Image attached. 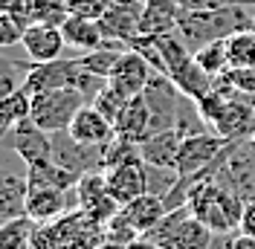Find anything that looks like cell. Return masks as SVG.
<instances>
[{"label":"cell","instance_id":"1","mask_svg":"<svg viewBox=\"0 0 255 249\" xmlns=\"http://www.w3.org/2000/svg\"><path fill=\"white\" fill-rule=\"evenodd\" d=\"M186 206H189L191 218H197L215 235H232L235 229H241L244 200L238 194H232L229 188L218 186L215 180H197L189 188Z\"/></svg>","mask_w":255,"mask_h":249},{"label":"cell","instance_id":"2","mask_svg":"<svg viewBox=\"0 0 255 249\" xmlns=\"http://www.w3.org/2000/svg\"><path fill=\"white\" fill-rule=\"evenodd\" d=\"M206 180H215L218 186L229 188L244 203L255 200V142L253 136L235 139L223 148V154L209 168Z\"/></svg>","mask_w":255,"mask_h":249},{"label":"cell","instance_id":"3","mask_svg":"<svg viewBox=\"0 0 255 249\" xmlns=\"http://www.w3.org/2000/svg\"><path fill=\"white\" fill-rule=\"evenodd\" d=\"M87 102V96L76 90V87H58V90H44V93L32 96V122L38 127H44L47 133H58L67 130L76 113H79Z\"/></svg>","mask_w":255,"mask_h":249},{"label":"cell","instance_id":"4","mask_svg":"<svg viewBox=\"0 0 255 249\" xmlns=\"http://www.w3.org/2000/svg\"><path fill=\"white\" fill-rule=\"evenodd\" d=\"M148 165L142 162V156H130L125 162H116L111 168H105V183L108 191L119 200V206L136 200L139 194L151 191V177H148Z\"/></svg>","mask_w":255,"mask_h":249},{"label":"cell","instance_id":"5","mask_svg":"<svg viewBox=\"0 0 255 249\" xmlns=\"http://www.w3.org/2000/svg\"><path fill=\"white\" fill-rule=\"evenodd\" d=\"M81 61L79 58H58L47 64H32L23 73V87L32 96L44 90H58V87H76L81 78Z\"/></svg>","mask_w":255,"mask_h":249},{"label":"cell","instance_id":"6","mask_svg":"<svg viewBox=\"0 0 255 249\" xmlns=\"http://www.w3.org/2000/svg\"><path fill=\"white\" fill-rule=\"evenodd\" d=\"M145 102L154 113V127L162 130V127H177V116L183 110V102L186 96L177 90V84L165 73H154L148 87H145Z\"/></svg>","mask_w":255,"mask_h":249},{"label":"cell","instance_id":"7","mask_svg":"<svg viewBox=\"0 0 255 249\" xmlns=\"http://www.w3.org/2000/svg\"><path fill=\"white\" fill-rule=\"evenodd\" d=\"M52 159L73 177H81L87 171H96V165H102L105 148L81 145L70 136V130H58V133H52Z\"/></svg>","mask_w":255,"mask_h":249},{"label":"cell","instance_id":"8","mask_svg":"<svg viewBox=\"0 0 255 249\" xmlns=\"http://www.w3.org/2000/svg\"><path fill=\"white\" fill-rule=\"evenodd\" d=\"M20 49L26 52V58L32 64H47V61L64 58L67 41H64L61 26H52V23H44V20H32L26 32H23Z\"/></svg>","mask_w":255,"mask_h":249},{"label":"cell","instance_id":"9","mask_svg":"<svg viewBox=\"0 0 255 249\" xmlns=\"http://www.w3.org/2000/svg\"><path fill=\"white\" fill-rule=\"evenodd\" d=\"M154 73H157V70L145 61L136 49H125L122 58L113 67V73L108 76V84L116 87L119 93H125L128 99H133V96L145 93V87H148V81H151Z\"/></svg>","mask_w":255,"mask_h":249},{"label":"cell","instance_id":"10","mask_svg":"<svg viewBox=\"0 0 255 249\" xmlns=\"http://www.w3.org/2000/svg\"><path fill=\"white\" fill-rule=\"evenodd\" d=\"M6 145L17 154V159H23L26 165H35V162H44V159H52V133H47L44 127L32 122V119H23L20 124L12 127Z\"/></svg>","mask_w":255,"mask_h":249},{"label":"cell","instance_id":"11","mask_svg":"<svg viewBox=\"0 0 255 249\" xmlns=\"http://www.w3.org/2000/svg\"><path fill=\"white\" fill-rule=\"evenodd\" d=\"M183 133L177 127H162V130H154L145 142H139V156L148 168L154 171H171L177 168V156H180V148H183Z\"/></svg>","mask_w":255,"mask_h":249},{"label":"cell","instance_id":"12","mask_svg":"<svg viewBox=\"0 0 255 249\" xmlns=\"http://www.w3.org/2000/svg\"><path fill=\"white\" fill-rule=\"evenodd\" d=\"M70 136L81 145H90V148H108L113 139H116V127L108 116H102L93 105H84V108L76 113L73 124L67 127Z\"/></svg>","mask_w":255,"mask_h":249},{"label":"cell","instance_id":"13","mask_svg":"<svg viewBox=\"0 0 255 249\" xmlns=\"http://www.w3.org/2000/svg\"><path fill=\"white\" fill-rule=\"evenodd\" d=\"M116 136L125 142H133V145H139L145 142L157 127H154V113L148 108V102H145V96H133V99H128V105L122 108V113L116 116Z\"/></svg>","mask_w":255,"mask_h":249},{"label":"cell","instance_id":"14","mask_svg":"<svg viewBox=\"0 0 255 249\" xmlns=\"http://www.w3.org/2000/svg\"><path fill=\"white\" fill-rule=\"evenodd\" d=\"M67 212V191L52 186H29L26 194V218L38 226H47L64 218Z\"/></svg>","mask_w":255,"mask_h":249},{"label":"cell","instance_id":"15","mask_svg":"<svg viewBox=\"0 0 255 249\" xmlns=\"http://www.w3.org/2000/svg\"><path fill=\"white\" fill-rule=\"evenodd\" d=\"M122 218L136 229L139 235H145V232H151L154 226H157L159 220L165 218L171 209H168V203H165V197L162 194H154V191H145V194H139L136 200H130V203H125L122 209Z\"/></svg>","mask_w":255,"mask_h":249},{"label":"cell","instance_id":"16","mask_svg":"<svg viewBox=\"0 0 255 249\" xmlns=\"http://www.w3.org/2000/svg\"><path fill=\"white\" fill-rule=\"evenodd\" d=\"M64 41L67 47L79 49V55L84 52H93V49L105 47L108 38H105V29L96 17H79V15H67V20L61 23Z\"/></svg>","mask_w":255,"mask_h":249},{"label":"cell","instance_id":"17","mask_svg":"<svg viewBox=\"0 0 255 249\" xmlns=\"http://www.w3.org/2000/svg\"><path fill=\"white\" fill-rule=\"evenodd\" d=\"M26 194H29L26 174L0 171V223L26 218Z\"/></svg>","mask_w":255,"mask_h":249},{"label":"cell","instance_id":"18","mask_svg":"<svg viewBox=\"0 0 255 249\" xmlns=\"http://www.w3.org/2000/svg\"><path fill=\"white\" fill-rule=\"evenodd\" d=\"M180 15H183L180 0H145V6H142V35L177 32Z\"/></svg>","mask_w":255,"mask_h":249},{"label":"cell","instance_id":"19","mask_svg":"<svg viewBox=\"0 0 255 249\" xmlns=\"http://www.w3.org/2000/svg\"><path fill=\"white\" fill-rule=\"evenodd\" d=\"M26 180H29V186H52V188H64V191L76 188V183H79V177H73L67 168H61L55 159L26 165Z\"/></svg>","mask_w":255,"mask_h":249},{"label":"cell","instance_id":"20","mask_svg":"<svg viewBox=\"0 0 255 249\" xmlns=\"http://www.w3.org/2000/svg\"><path fill=\"white\" fill-rule=\"evenodd\" d=\"M218 241V235L209 226H203L197 218H191V212L183 218L174 235V249H212Z\"/></svg>","mask_w":255,"mask_h":249},{"label":"cell","instance_id":"21","mask_svg":"<svg viewBox=\"0 0 255 249\" xmlns=\"http://www.w3.org/2000/svg\"><path fill=\"white\" fill-rule=\"evenodd\" d=\"M226 52H229V70L238 67H255V29H238L226 38Z\"/></svg>","mask_w":255,"mask_h":249},{"label":"cell","instance_id":"22","mask_svg":"<svg viewBox=\"0 0 255 249\" xmlns=\"http://www.w3.org/2000/svg\"><path fill=\"white\" fill-rule=\"evenodd\" d=\"M32 116V93L26 87H17L15 93H9L6 99H0V122L15 127L23 119Z\"/></svg>","mask_w":255,"mask_h":249},{"label":"cell","instance_id":"23","mask_svg":"<svg viewBox=\"0 0 255 249\" xmlns=\"http://www.w3.org/2000/svg\"><path fill=\"white\" fill-rule=\"evenodd\" d=\"M194 58L197 64L206 70L212 78L223 76V73H229V52H226V38L221 41H209L203 44L200 49H194Z\"/></svg>","mask_w":255,"mask_h":249},{"label":"cell","instance_id":"24","mask_svg":"<svg viewBox=\"0 0 255 249\" xmlns=\"http://www.w3.org/2000/svg\"><path fill=\"white\" fill-rule=\"evenodd\" d=\"M38 223H32L29 218H15L0 223V249H29L32 232Z\"/></svg>","mask_w":255,"mask_h":249},{"label":"cell","instance_id":"25","mask_svg":"<svg viewBox=\"0 0 255 249\" xmlns=\"http://www.w3.org/2000/svg\"><path fill=\"white\" fill-rule=\"evenodd\" d=\"M26 26H29L26 15H0V49L20 47Z\"/></svg>","mask_w":255,"mask_h":249},{"label":"cell","instance_id":"26","mask_svg":"<svg viewBox=\"0 0 255 249\" xmlns=\"http://www.w3.org/2000/svg\"><path fill=\"white\" fill-rule=\"evenodd\" d=\"M90 105H93L102 116H108L111 122H116V116H119V113H122V108L128 105V96L119 93V90H116V87H111V84H105V87L96 93V99L90 102Z\"/></svg>","mask_w":255,"mask_h":249},{"label":"cell","instance_id":"27","mask_svg":"<svg viewBox=\"0 0 255 249\" xmlns=\"http://www.w3.org/2000/svg\"><path fill=\"white\" fill-rule=\"evenodd\" d=\"M142 235L136 232L125 218H122V212H116L108 223H105V241H111V244H119V247H130L133 241H139Z\"/></svg>","mask_w":255,"mask_h":249},{"label":"cell","instance_id":"28","mask_svg":"<svg viewBox=\"0 0 255 249\" xmlns=\"http://www.w3.org/2000/svg\"><path fill=\"white\" fill-rule=\"evenodd\" d=\"M229 81L235 84V90H241L244 96H250L255 102V67H238L229 70Z\"/></svg>","mask_w":255,"mask_h":249},{"label":"cell","instance_id":"29","mask_svg":"<svg viewBox=\"0 0 255 249\" xmlns=\"http://www.w3.org/2000/svg\"><path fill=\"white\" fill-rule=\"evenodd\" d=\"M17 67L15 64H9V61H0V99H6L9 93H15L17 87H23L20 84V78H17L15 73Z\"/></svg>","mask_w":255,"mask_h":249},{"label":"cell","instance_id":"30","mask_svg":"<svg viewBox=\"0 0 255 249\" xmlns=\"http://www.w3.org/2000/svg\"><path fill=\"white\" fill-rule=\"evenodd\" d=\"M183 12H215L223 6H232V0H180Z\"/></svg>","mask_w":255,"mask_h":249},{"label":"cell","instance_id":"31","mask_svg":"<svg viewBox=\"0 0 255 249\" xmlns=\"http://www.w3.org/2000/svg\"><path fill=\"white\" fill-rule=\"evenodd\" d=\"M238 232L255 238V200L244 203V215H241V229Z\"/></svg>","mask_w":255,"mask_h":249},{"label":"cell","instance_id":"32","mask_svg":"<svg viewBox=\"0 0 255 249\" xmlns=\"http://www.w3.org/2000/svg\"><path fill=\"white\" fill-rule=\"evenodd\" d=\"M29 0H0V15H26Z\"/></svg>","mask_w":255,"mask_h":249},{"label":"cell","instance_id":"33","mask_svg":"<svg viewBox=\"0 0 255 249\" xmlns=\"http://www.w3.org/2000/svg\"><path fill=\"white\" fill-rule=\"evenodd\" d=\"M229 249H255V238H250V235H229Z\"/></svg>","mask_w":255,"mask_h":249},{"label":"cell","instance_id":"34","mask_svg":"<svg viewBox=\"0 0 255 249\" xmlns=\"http://www.w3.org/2000/svg\"><path fill=\"white\" fill-rule=\"evenodd\" d=\"M125 249H157L151 241H145V238H139V241H133L130 247H125Z\"/></svg>","mask_w":255,"mask_h":249},{"label":"cell","instance_id":"35","mask_svg":"<svg viewBox=\"0 0 255 249\" xmlns=\"http://www.w3.org/2000/svg\"><path fill=\"white\" fill-rule=\"evenodd\" d=\"M9 133H12V127L0 122V145H6V139H9Z\"/></svg>","mask_w":255,"mask_h":249},{"label":"cell","instance_id":"36","mask_svg":"<svg viewBox=\"0 0 255 249\" xmlns=\"http://www.w3.org/2000/svg\"><path fill=\"white\" fill-rule=\"evenodd\" d=\"M96 249H125V247H119V244H111V241H102V244H99Z\"/></svg>","mask_w":255,"mask_h":249},{"label":"cell","instance_id":"37","mask_svg":"<svg viewBox=\"0 0 255 249\" xmlns=\"http://www.w3.org/2000/svg\"><path fill=\"white\" fill-rule=\"evenodd\" d=\"M235 6H247V9H255V0H232Z\"/></svg>","mask_w":255,"mask_h":249},{"label":"cell","instance_id":"38","mask_svg":"<svg viewBox=\"0 0 255 249\" xmlns=\"http://www.w3.org/2000/svg\"><path fill=\"white\" fill-rule=\"evenodd\" d=\"M253 142H255V133H253Z\"/></svg>","mask_w":255,"mask_h":249},{"label":"cell","instance_id":"39","mask_svg":"<svg viewBox=\"0 0 255 249\" xmlns=\"http://www.w3.org/2000/svg\"><path fill=\"white\" fill-rule=\"evenodd\" d=\"M253 133H255V130H253Z\"/></svg>","mask_w":255,"mask_h":249}]
</instances>
